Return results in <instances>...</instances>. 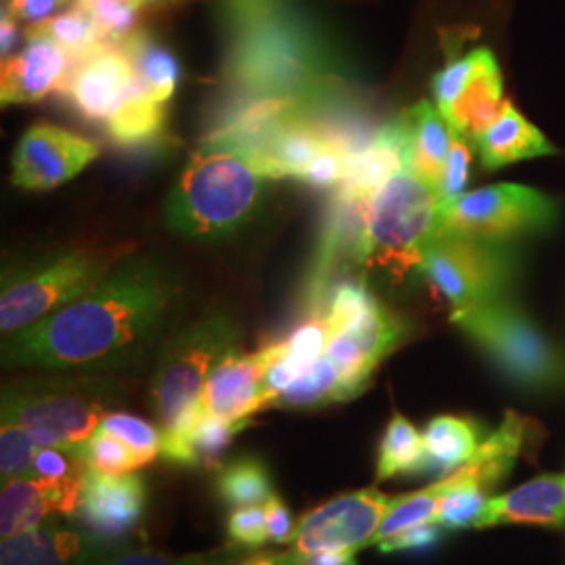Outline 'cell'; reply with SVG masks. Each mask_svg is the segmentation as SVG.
Masks as SVG:
<instances>
[{
	"mask_svg": "<svg viewBox=\"0 0 565 565\" xmlns=\"http://www.w3.org/2000/svg\"><path fill=\"white\" fill-rule=\"evenodd\" d=\"M557 221V203L524 184H492L440 207V231L488 242L543 233Z\"/></svg>",
	"mask_w": 565,
	"mask_h": 565,
	"instance_id": "9c48e42d",
	"label": "cell"
},
{
	"mask_svg": "<svg viewBox=\"0 0 565 565\" xmlns=\"http://www.w3.org/2000/svg\"><path fill=\"white\" fill-rule=\"evenodd\" d=\"M431 90L448 126L471 142L505 111L503 76L494 53L486 46L448 60Z\"/></svg>",
	"mask_w": 565,
	"mask_h": 565,
	"instance_id": "30bf717a",
	"label": "cell"
},
{
	"mask_svg": "<svg viewBox=\"0 0 565 565\" xmlns=\"http://www.w3.org/2000/svg\"><path fill=\"white\" fill-rule=\"evenodd\" d=\"M394 501L396 499L375 488L335 497L303 515L296 530L294 551L308 555L323 548H366L373 543Z\"/></svg>",
	"mask_w": 565,
	"mask_h": 565,
	"instance_id": "7c38bea8",
	"label": "cell"
},
{
	"mask_svg": "<svg viewBox=\"0 0 565 565\" xmlns=\"http://www.w3.org/2000/svg\"><path fill=\"white\" fill-rule=\"evenodd\" d=\"M2 41H0V51H2V60L11 57V51L18 44V20L4 9L2 11Z\"/></svg>",
	"mask_w": 565,
	"mask_h": 565,
	"instance_id": "c3c4849f",
	"label": "cell"
},
{
	"mask_svg": "<svg viewBox=\"0 0 565 565\" xmlns=\"http://www.w3.org/2000/svg\"><path fill=\"white\" fill-rule=\"evenodd\" d=\"M469 166H471V142L455 132L450 156L446 160L445 174H443V181L438 186L440 207H445L463 195L465 186L469 181Z\"/></svg>",
	"mask_w": 565,
	"mask_h": 565,
	"instance_id": "ab89813d",
	"label": "cell"
},
{
	"mask_svg": "<svg viewBox=\"0 0 565 565\" xmlns=\"http://www.w3.org/2000/svg\"><path fill=\"white\" fill-rule=\"evenodd\" d=\"M179 298L162 264L128 256L78 300L2 343L9 369L116 371L141 361Z\"/></svg>",
	"mask_w": 565,
	"mask_h": 565,
	"instance_id": "6da1fadb",
	"label": "cell"
},
{
	"mask_svg": "<svg viewBox=\"0 0 565 565\" xmlns=\"http://www.w3.org/2000/svg\"><path fill=\"white\" fill-rule=\"evenodd\" d=\"M565 525V473H546L488 499L476 530L492 525Z\"/></svg>",
	"mask_w": 565,
	"mask_h": 565,
	"instance_id": "ffe728a7",
	"label": "cell"
},
{
	"mask_svg": "<svg viewBox=\"0 0 565 565\" xmlns=\"http://www.w3.org/2000/svg\"><path fill=\"white\" fill-rule=\"evenodd\" d=\"M406 335L408 324L380 300L331 333L324 356L340 371L343 403L363 394L375 369Z\"/></svg>",
	"mask_w": 565,
	"mask_h": 565,
	"instance_id": "8fae6325",
	"label": "cell"
},
{
	"mask_svg": "<svg viewBox=\"0 0 565 565\" xmlns=\"http://www.w3.org/2000/svg\"><path fill=\"white\" fill-rule=\"evenodd\" d=\"M443 494H445V484H443V480H438L413 494L396 497L394 505L390 507L371 546H377V543H382L385 539H390L403 530H408L413 525L436 522V511H438Z\"/></svg>",
	"mask_w": 565,
	"mask_h": 565,
	"instance_id": "1f68e13d",
	"label": "cell"
},
{
	"mask_svg": "<svg viewBox=\"0 0 565 565\" xmlns=\"http://www.w3.org/2000/svg\"><path fill=\"white\" fill-rule=\"evenodd\" d=\"M166 105L149 99L141 88H137L105 126L111 141L120 145H142L160 137Z\"/></svg>",
	"mask_w": 565,
	"mask_h": 565,
	"instance_id": "83f0119b",
	"label": "cell"
},
{
	"mask_svg": "<svg viewBox=\"0 0 565 565\" xmlns=\"http://www.w3.org/2000/svg\"><path fill=\"white\" fill-rule=\"evenodd\" d=\"M440 480L445 484V494L436 511V524L443 525L448 532L476 527L488 503V490L463 482L455 473H448Z\"/></svg>",
	"mask_w": 565,
	"mask_h": 565,
	"instance_id": "4dcf8cb0",
	"label": "cell"
},
{
	"mask_svg": "<svg viewBox=\"0 0 565 565\" xmlns=\"http://www.w3.org/2000/svg\"><path fill=\"white\" fill-rule=\"evenodd\" d=\"M102 429L118 436L121 443L130 446L137 452L141 467L156 461L162 455L163 431L160 425L149 424L128 413H109L103 419Z\"/></svg>",
	"mask_w": 565,
	"mask_h": 565,
	"instance_id": "8d00e7d4",
	"label": "cell"
},
{
	"mask_svg": "<svg viewBox=\"0 0 565 565\" xmlns=\"http://www.w3.org/2000/svg\"><path fill=\"white\" fill-rule=\"evenodd\" d=\"M32 28H36V30H41L42 34L51 36L53 41L60 44L61 49H65L70 53V57L76 63L95 55L97 51L107 46L103 41V34L99 32L97 23L81 7H76L67 13L55 15L51 20L36 23Z\"/></svg>",
	"mask_w": 565,
	"mask_h": 565,
	"instance_id": "f546056e",
	"label": "cell"
},
{
	"mask_svg": "<svg viewBox=\"0 0 565 565\" xmlns=\"http://www.w3.org/2000/svg\"><path fill=\"white\" fill-rule=\"evenodd\" d=\"M103 553L90 532L51 522L2 539L0 565H97Z\"/></svg>",
	"mask_w": 565,
	"mask_h": 565,
	"instance_id": "d6986e66",
	"label": "cell"
},
{
	"mask_svg": "<svg viewBox=\"0 0 565 565\" xmlns=\"http://www.w3.org/2000/svg\"><path fill=\"white\" fill-rule=\"evenodd\" d=\"M298 565H359V562H356V551L323 548V551H315L308 555L298 553Z\"/></svg>",
	"mask_w": 565,
	"mask_h": 565,
	"instance_id": "bcb514c9",
	"label": "cell"
},
{
	"mask_svg": "<svg viewBox=\"0 0 565 565\" xmlns=\"http://www.w3.org/2000/svg\"><path fill=\"white\" fill-rule=\"evenodd\" d=\"M242 329L228 312H210L163 343L149 387L153 417L163 431L162 457L189 467L186 436L202 415L203 385Z\"/></svg>",
	"mask_w": 565,
	"mask_h": 565,
	"instance_id": "3957f363",
	"label": "cell"
},
{
	"mask_svg": "<svg viewBox=\"0 0 565 565\" xmlns=\"http://www.w3.org/2000/svg\"><path fill=\"white\" fill-rule=\"evenodd\" d=\"M216 492L231 507L260 505L275 494L270 473L256 457H239L221 465Z\"/></svg>",
	"mask_w": 565,
	"mask_h": 565,
	"instance_id": "4316f807",
	"label": "cell"
},
{
	"mask_svg": "<svg viewBox=\"0 0 565 565\" xmlns=\"http://www.w3.org/2000/svg\"><path fill=\"white\" fill-rule=\"evenodd\" d=\"M239 565H298V553L285 551V553H252L247 557H243Z\"/></svg>",
	"mask_w": 565,
	"mask_h": 565,
	"instance_id": "7dc6e473",
	"label": "cell"
},
{
	"mask_svg": "<svg viewBox=\"0 0 565 565\" xmlns=\"http://www.w3.org/2000/svg\"><path fill=\"white\" fill-rule=\"evenodd\" d=\"M417 273L457 312L503 298L515 258L503 242L438 233L425 245Z\"/></svg>",
	"mask_w": 565,
	"mask_h": 565,
	"instance_id": "52a82bcc",
	"label": "cell"
},
{
	"mask_svg": "<svg viewBox=\"0 0 565 565\" xmlns=\"http://www.w3.org/2000/svg\"><path fill=\"white\" fill-rule=\"evenodd\" d=\"M114 266L111 252L74 249L21 273L4 275L0 294L2 333H18L78 300Z\"/></svg>",
	"mask_w": 565,
	"mask_h": 565,
	"instance_id": "8992f818",
	"label": "cell"
},
{
	"mask_svg": "<svg viewBox=\"0 0 565 565\" xmlns=\"http://www.w3.org/2000/svg\"><path fill=\"white\" fill-rule=\"evenodd\" d=\"M469 340L525 387H546L559 377V359L539 327L505 298L450 315Z\"/></svg>",
	"mask_w": 565,
	"mask_h": 565,
	"instance_id": "ba28073f",
	"label": "cell"
},
{
	"mask_svg": "<svg viewBox=\"0 0 565 565\" xmlns=\"http://www.w3.org/2000/svg\"><path fill=\"white\" fill-rule=\"evenodd\" d=\"M99 158L97 142L53 124H34L15 145L11 181L25 191H51Z\"/></svg>",
	"mask_w": 565,
	"mask_h": 565,
	"instance_id": "4fadbf2b",
	"label": "cell"
},
{
	"mask_svg": "<svg viewBox=\"0 0 565 565\" xmlns=\"http://www.w3.org/2000/svg\"><path fill=\"white\" fill-rule=\"evenodd\" d=\"M427 471L424 434L403 415H394L385 427L377 455V482Z\"/></svg>",
	"mask_w": 565,
	"mask_h": 565,
	"instance_id": "484cf974",
	"label": "cell"
},
{
	"mask_svg": "<svg viewBox=\"0 0 565 565\" xmlns=\"http://www.w3.org/2000/svg\"><path fill=\"white\" fill-rule=\"evenodd\" d=\"M287 350L285 342L270 343L254 354H243L231 348L203 385L202 413L228 424H249V417L260 411V387L266 371Z\"/></svg>",
	"mask_w": 565,
	"mask_h": 565,
	"instance_id": "5bb4252c",
	"label": "cell"
},
{
	"mask_svg": "<svg viewBox=\"0 0 565 565\" xmlns=\"http://www.w3.org/2000/svg\"><path fill=\"white\" fill-rule=\"evenodd\" d=\"M264 511H266V520H268L270 541L277 543V545H294L298 524L294 522L291 511H289V507L285 505L281 497L273 494L264 503Z\"/></svg>",
	"mask_w": 565,
	"mask_h": 565,
	"instance_id": "ee69618b",
	"label": "cell"
},
{
	"mask_svg": "<svg viewBox=\"0 0 565 565\" xmlns=\"http://www.w3.org/2000/svg\"><path fill=\"white\" fill-rule=\"evenodd\" d=\"M247 424H228L202 413L186 436L189 467H216L221 465L226 448Z\"/></svg>",
	"mask_w": 565,
	"mask_h": 565,
	"instance_id": "d6a6232c",
	"label": "cell"
},
{
	"mask_svg": "<svg viewBox=\"0 0 565 565\" xmlns=\"http://www.w3.org/2000/svg\"><path fill=\"white\" fill-rule=\"evenodd\" d=\"M76 61L51 36L30 28L28 42L18 55L2 60L0 102L2 105L36 103L67 86Z\"/></svg>",
	"mask_w": 565,
	"mask_h": 565,
	"instance_id": "2e32d148",
	"label": "cell"
},
{
	"mask_svg": "<svg viewBox=\"0 0 565 565\" xmlns=\"http://www.w3.org/2000/svg\"><path fill=\"white\" fill-rule=\"evenodd\" d=\"M343 403L340 371L327 356L312 364L302 377L287 385L273 406L279 408H321L327 404Z\"/></svg>",
	"mask_w": 565,
	"mask_h": 565,
	"instance_id": "f1b7e54d",
	"label": "cell"
},
{
	"mask_svg": "<svg viewBox=\"0 0 565 565\" xmlns=\"http://www.w3.org/2000/svg\"><path fill=\"white\" fill-rule=\"evenodd\" d=\"M84 476L65 478V480L20 478L2 484V492H0L2 539L34 530L42 525L49 515L74 518L81 507Z\"/></svg>",
	"mask_w": 565,
	"mask_h": 565,
	"instance_id": "ac0fdd59",
	"label": "cell"
},
{
	"mask_svg": "<svg viewBox=\"0 0 565 565\" xmlns=\"http://www.w3.org/2000/svg\"><path fill=\"white\" fill-rule=\"evenodd\" d=\"M78 455L90 471H99L107 476L130 473L141 467L137 452L126 443H121L118 436L105 431L102 427L84 443Z\"/></svg>",
	"mask_w": 565,
	"mask_h": 565,
	"instance_id": "836d02e7",
	"label": "cell"
},
{
	"mask_svg": "<svg viewBox=\"0 0 565 565\" xmlns=\"http://www.w3.org/2000/svg\"><path fill=\"white\" fill-rule=\"evenodd\" d=\"M486 170H499L511 163L559 153L545 135L507 103L505 111L473 141Z\"/></svg>",
	"mask_w": 565,
	"mask_h": 565,
	"instance_id": "7402d4cb",
	"label": "cell"
},
{
	"mask_svg": "<svg viewBox=\"0 0 565 565\" xmlns=\"http://www.w3.org/2000/svg\"><path fill=\"white\" fill-rule=\"evenodd\" d=\"M243 546L231 545L212 553L166 555L153 551H114L103 553L97 565H239Z\"/></svg>",
	"mask_w": 565,
	"mask_h": 565,
	"instance_id": "e575fe53",
	"label": "cell"
},
{
	"mask_svg": "<svg viewBox=\"0 0 565 565\" xmlns=\"http://www.w3.org/2000/svg\"><path fill=\"white\" fill-rule=\"evenodd\" d=\"M445 527L436 522L427 524L413 525L408 530H403L382 543H377V548L382 553H403V551H427L434 548L443 541Z\"/></svg>",
	"mask_w": 565,
	"mask_h": 565,
	"instance_id": "7bdbcfd3",
	"label": "cell"
},
{
	"mask_svg": "<svg viewBox=\"0 0 565 565\" xmlns=\"http://www.w3.org/2000/svg\"><path fill=\"white\" fill-rule=\"evenodd\" d=\"M352 158L354 156L343 151L342 147L327 145L323 151L303 170L300 181L315 186V189L340 186L348 177Z\"/></svg>",
	"mask_w": 565,
	"mask_h": 565,
	"instance_id": "60d3db41",
	"label": "cell"
},
{
	"mask_svg": "<svg viewBox=\"0 0 565 565\" xmlns=\"http://www.w3.org/2000/svg\"><path fill=\"white\" fill-rule=\"evenodd\" d=\"M243 2H245V0H224V7H226V11H231V9L239 7Z\"/></svg>",
	"mask_w": 565,
	"mask_h": 565,
	"instance_id": "f907efd6",
	"label": "cell"
},
{
	"mask_svg": "<svg viewBox=\"0 0 565 565\" xmlns=\"http://www.w3.org/2000/svg\"><path fill=\"white\" fill-rule=\"evenodd\" d=\"M137 88L135 70L121 49L105 46L74 65L63 95L86 120L107 124Z\"/></svg>",
	"mask_w": 565,
	"mask_h": 565,
	"instance_id": "9a60e30c",
	"label": "cell"
},
{
	"mask_svg": "<svg viewBox=\"0 0 565 565\" xmlns=\"http://www.w3.org/2000/svg\"><path fill=\"white\" fill-rule=\"evenodd\" d=\"M147 509V486L137 473L107 476L86 471L82 484L81 518L86 530L97 539H118L132 532Z\"/></svg>",
	"mask_w": 565,
	"mask_h": 565,
	"instance_id": "e0dca14e",
	"label": "cell"
},
{
	"mask_svg": "<svg viewBox=\"0 0 565 565\" xmlns=\"http://www.w3.org/2000/svg\"><path fill=\"white\" fill-rule=\"evenodd\" d=\"M97 23L107 46L121 44L135 28L139 7L132 0H76Z\"/></svg>",
	"mask_w": 565,
	"mask_h": 565,
	"instance_id": "74e56055",
	"label": "cell"
},
{
	"mask_svg": "<svg viewBox=\"0 0 565 565\" xmlns=\"http://www.w3.org/2000/svg\"><path fill=\"white\" fill-rule=\"evenodd\" d=\"M132 2L141 9V7H151V4H158V2H163V0H132Z\"/></svg>",
	"mask_w": 565,
	"mask_h": 565,
	"instance_id": "681fc988",
	"label": "cell"
},
{
	"mask_svg": "<svg viewBox=\"0 0 565 565\" xmlns=\"http://www.w3.org/2000/svg\"><path fill=\"white\" fill-rule=\"evenodd\" d=\"M396 124L403 142L404 168L422 177L438 191L452 147V128L448 126L436 103L431 102L415 103Z\"/></svg>",
	"mask_w": 565,
	"mask_h": 565,
	"instance_id": "44dd1931",
	"label": "cell"
},
{
	"mask_svg": "<svg viewBox=\"0 0 565 565\" xmlns=\"http://www.w3.org/2000/svg\"><path fill=\"white\" fill-rule=\"evenodd\" d=\"M121 53L130 61L139 88L149 99L162 105L172 99L181 82V63L162 42L135 32L121 42Z\"/></svg>",
	"mask_w": 565,
	"mask_h": 565,
	"instance_id": "cb8c5ba5",
	"label": "cell"
},
{
	"mask_svg": "<svg viewBox=\"0 0 565 565\" xmlns=\"http://www.w3.org/2000/svg\"><path fill=\"white\" fill-rule=\"evenodd\" d=\"M440 231L438 191L408 168L396 170L364 207L359 264L408 270Z\"/></svg>",
	"mask_w": 565,
	"mask_h": 565,
	"instance_id": "5b68a950",
	"label": "cell"
},
{
	"mask_svg": "<svg viewBox=\"0 0 565 565\" xmlns=\"http://www.w3.org/2000/svg\"><path fill=\"white\" fill-rule=\"evenodd\" d=\"M72 0H9V13L18 21L25 23H42L51 20L53 13Z\"/></svg>",
	"mask_w": 565,
	"mask_h": 565,
	"instance_id": "f6af8a7d",
	"label": "cell"
},
{
	"mask_svg": "<svg viewBox=\"0 0 565 565\" xmlns=\"http://www.w3.org/2000/svg\"><path fill=\"white\" fill-rule=\"evenodd\" d=\"M427 471L443 478L461 469L482 445L480 425L473 419L440 415L434 417L424 431Z\"/></svg>",
	"mask_w": 565,
	"mask_h": 565,
	"instance_id": "d4e9b609",
	"label": "cell"
},
{
	"mask_svg": "<svg viewBox=\"0 0 565 565\" xmlns=\"http://www.w3.org/2000/svg\"><path fill=\"white\" fill-rule=\"evenodd\" d=\"M268 179L247 142L216 132L195 149L174 182L166 200V223L195 239L233 235L256 216Z\"/></svg>",
	"mask_w": 565,
	"mask_h": 565,
	"instance_id": "7a4b0ae2",
	"label": "cell"
},
{
	"mask_svg": "<svg viewBox=\"0 0 565 565\" xmlns=\"http://www.w3.org/2000/svg\"><path fill=\"white\" fill-rule=\"evenodd\" d=\"M88 467L82 461L81 455L63 450L57 446H41L34 459V476L44 480H65L84 476Z\"/></svg>",
	"mask_w": 565,
	"mask_h": 565,
	"instance_id": "b9f144b4",
	"label": "cell"
},
{
	"mask_svg": "<svg viewBox=\"0 0 565 565\" xmlns=\"http://www.w3.org/2000/svg\"><path fill=\"white\" fill-rule=\"evenodd\" d=\"M36 438L23 425L2 424L0 427V476L2 484L32 478L39 452Z\"/></svg>",
	"mask_w": 565,
	"mask_h": 565,
	"instance_id": "d590c367",
	"label": "cell"
},
{
	"mask_svg": "<svg viewBox=\"0 0 565 565\" xmlns=\"http://www.w3.org/2000/svg\"><path fill=\"white\" fill-rule=\"evenodd\" d=\"M226 532L233 545L243 546L245 551H258L266 545V541H270L264 507H235L228 515Z\"/></svg>",
	"mask_w": 565,
	"mask_h": 565,
	"instance_id": "f35d334b",
	"label": "cell"
},
{
	"mask_svg": "<svg viewBox=\"0 0 565 565\" xmlns=\"http://www.w3.org/2000/svg\"><path fill=\"white\" fill-rule=\"evenodd\" d=\"M118 390L103 377H25L2 387V424L23 425L39 446L81 452Z\"/></svg>",
	"mask_w": 565,
	"mask_h": 565,
	"instance_id": "277c9868",
	"label": "cell"
},
{
	"mask_svg": "<svg viewBox=\"0 0 565 565\" xmlns=\"http://www.w3.org/2000/svg\"><path fill=\"white\" fill-rule=\"evenodd\" d=\"M530 425V419L507 411L501 425L486 438L476 455L455 471L459 480L482 486L484 490L499 484L524 452Z\"/></svg>",
	"mask_w": 565,
	"mask_h": 565,
	"instance_id": "603a6c76",
	"label": "cell"
}]
</instances>
